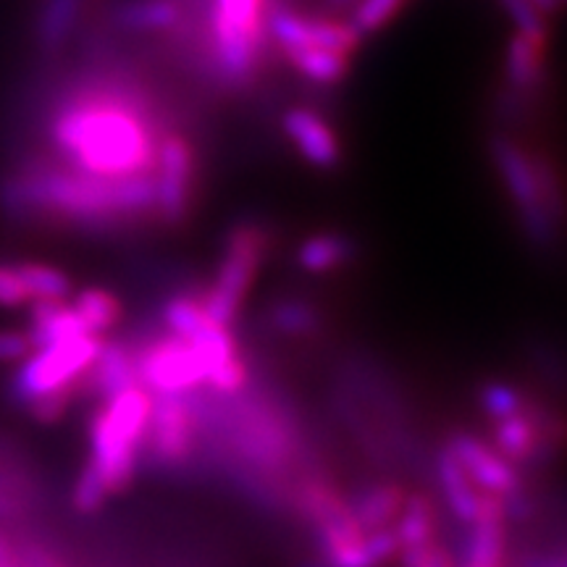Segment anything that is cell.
<instances>
[{"label":"cell","mask_w":567,"mask_h":567,"mask_svg":"<svg viewBox=\"0 0 567 567\" xmlns=\"http://www.w3.org/2000/svg\"><path fill=\"white\" fill-rule=\"evenodd\" d=\"M289 63L300 71L305 80L316 84H339L350 71L352 59L347 55L323 51V48H295V51L284 53Z\"/></svg>","instance_id":"25"},{"label":"cell","mask_w":567,"mask_h":567,"mask_svg":"<svg viewBox=\"0 0 567 567\" xmlns=\"http://www.w3.org/2000/svg\"><path fill=\"white\" fill-rule=\"evenodd\" d=\"M187 21V0H118L111 9V24L132 34L174 32Z\"/></svg>","instance_id":"15"},{"label":"cell","mask_w":567,"mask_h":567,"mask_svg":"<svg viewBox=\"0 0 567 567\" xmlns=\"http://www.w3.org/2000/svg\"><path fill=\"white\" fill-rule=\"evenodd\" d=\"M166 132L153 92L122 63L84 69L55 92L48 109L55 163L103 179L153 174Z\"/></svg>","instance_id":"1"},{"label":"cell","mask_w":567,"mask_h":567,"mask_svg":"<svg viewBox=\"0 0 567 567\" xmlns=\"http://www.w3.org/2000/svg\"><path fill=\"white\" fill-rule=\"evenodd\" d=\"M354 258V243L342 231H318L297 247V268L310 276H329Z\"/></svg>","instance_id":"21"},{"label":"cell","mask_w":567,"mask_h":567,"mask_svg":"<svg viewBox=\"0 0 567 567\" xmlns=\"http://www.w3.org/2000/svg\"><path fill=\"white\" fill-rule=\"evenodd\" d=\"M446 450L455 455V460L463 465L467 478L476 484L481 492L496 494L502 499H515L520 496V476L517 467L509 465L494 446L481 442L478 436L467 434V431H457L446 442Z\"/></svg>","instance_id":"11"},{"label":"cell","mask_w":567,"mask_h":567,"mask_svg":"<svg viewBox=\"0 0 567 567\" xmlns=\"http://www.w3.org/2000/svg\"><path fill=\"white\" fill-rule=\"evenodd\" d=\"M76 396H80L76 389H59V392H48V394L34 396L32 402H27L24 410L32 421H38L42 425H51V423H59L61 417L66 415L69 405L76 400Z\"/></svg>","instance_id":"32"},{"label":"cell","mask_w":567,"mask_h":567,"mask_svg":"<svg viewBox=\"0 0 567 567\" xmlns=\"http://www.w3.org/2000/svg\"><path fill=\"white\" fill-rule=\"evenodd\" d=\"M507 499L484 496L478 517L467 526L460 567H507Z\"/></svg>","instance_id":"13"},{"label":"cell","mask_w":567,"mask_h":567,"mask_svg":"<svg viewBox=\"0 0 567 567\" xmlns=\"http://www.w3.org/2000/svg\"><path fill=\"white\" fill-rule=\"evenodd\" d=\"M153 174L103 179L32 155L0 179V210L17 221H59L84 231H116L153 216Z\"/></svg>","instance_id":"2"},{"label":"cell","mask_w":567,"mask_h":567,"mask_svg":"<svg viewBox=\"0 0 567 567\" xmlns=\"http://www.w3.org/2000/svg\"><path fill=\"white\" fill-rule=\"evenodd\" d=\"M494 450L507 460L509 465L534 463L538 452L547 444V423L538 421V413L523 408L517 413L494 421Z\"/></svg>","instance_id":"16"},{"label":"cell","mask_w":567,"mask_h":567,"mask_svg":"<svg viewBox=\"0 0 567 567\" xmlns=\"http://www.w3.org/2000/svg\"><path fill=\"white\" fill-rule=\"evenodd\" d=\"M21 505H24V499H21L19 488L9 478H0V517L17 515Z\"/></svg>","instance_id":"35"},{"label":"cell","mask_w":567,"mask_h":567,"mask_svg":"<svg viewBox=\"0 0 567 567\" xmlns=\"http://www.w3.org/2000/svg\"><path fill=\"white\" fill-rule=\"evenodd\" d=\"M281 130L313 168L331 172L342 163V142L313 109H289L281 118Z\"/></svg>","instance_id":"14"},{"label":"cell","mask_w":567,"mask_h":567,"mask_svg":"<svg viewBox=\"0 0 567 567\" xmlns=\"http://www.w3.org/2000/svg\"><path fill=\"white\" fill-rule=\"evenodd\" d=\"M394 536L400 549L421 547V544L434 542L439 534V507L431 496L408 494L402 513L394 520Z\"/></svg>","instance_id":"23"},{"label":"cell","mask_w":567,"mask_h":567,"mask_svg":"<svg viewBox=\"0 0 567 567\" xmlns=\"http://www.w3.org/2000/svg\"><path fill=\"white\" fill-rule=\"evenodd\" d=\"M331 3H337V6H344V3H350V0H331Z\"/></svg>","instance_id":"37"},{"label":"cell","mask_w":567,"mask_h":567,"mask_svg":"<svg viewBox=\"0 0 567 567\" xmlns=\"http://www.w3.org/2000/svg\"><path fill=\"white\" fill-rule=\"evenodd\" d=\"M544 51H547V34L517 32L507 48L505 76L509 84V95L517 103L526 101L528 92H534L544 74Z\"/></svg>","instance_id":"19"},{"label":"cell","mask_w":567,"mask_h":567,"mask_svg":"<svg viewBox=\"0 0 567 567\" xmlns=\"http://www.w3.org/2000/svg\"><path fill=\"white\" fill-rule=\"evenodd\" d=\"M21 305H30V295L21 284L17 264H0V308H21Z\"/></svg>","instance_id":"33"},{"label":"cell","mask_w":567,"mask_h":567,"mask_svg":"<svg viewBox=\"0 0 567 567\" xmlns=\"http://www.w3.org/2000/svg\"><path fill=\"white\" fill-rule=\"evenodd\" d=\"M153 216L163 226H182L193 213L197 193V158L193 142L182 132H166L155 153Z\"/></svg>","instance_id":"9"},{"label":"cell","mask_w":567,"mask_h":567,"mask_svg":"<svg viewBox=\"0 0 567 567\" xmlns=\"http://www.w3.org/2000/svg\"><path fill=\"white\" fill-rule=\"evenodd\" d=\"M134 360L140 384L151 394H193L208 381V368L197 344L168 331L134 350Z\"/></svg>","instance_id":"7"},{"label":"cell","mask_w":567,"mask_h":567,"mask_svg":"<svg viewBox=\"0 0 567 567\" xmlns=\"http://www.w3.org/2000/svg\"><path fill=\"white\" fill-rule=\"evenodd\" d=\"M84 0H38L32 21V40L48 59L63 53L74 32L80 30Z\"/></svg>","instance_id":"18"},{"label":"cell","mask_w":567,"mask_h":567,"mask_svg":"<svg viewBox=\"0 0 567 567\" xmlns=\"http://www.w3.org/2000/svg\"><path fill=\"white\" fill-rule=\"evenodd\" d=\"M203 434V408L193 394H153L145 452L161 467H182L195 457Z\"/></svg>","instance_id":"8"},{"label":"cell","mask_w":567,"mask_h":567,"mask_svg":"<svg viewBox=\"0 0 567 567\" xmlns=\"http://www.w3.org/2000/svg\"><path fill=\"white\" fill-rule=\"evenodd\" d=\"M405 0H360V6L354 9L350 27L363 38V34L379 32L389 19H394V13L400 11V6Z\"/></svg>","instance_id":"31"},{"label":"cell","mask_w":567,"mask_h":567,"mask_svg":"<svg viewBox=\"0 0 567 567\" xmlns=\"http://www.w3.org/2000/svg\"><path fill=\"white\" fill-rule=\"evenodd\" d=\"M295 507L305 523L316 530L318 555L342 549L365 536L352 513L350 499L323 478H305L295 486Z\"/></svg>","instance_id":"10"},{"label":"cell","mask_w":567,"mask_h":567,"mask_svg":"<svg viewBox=\"0 0 567 567\" xmlns=\"http://www.w3.org/2000/svg\"><path fill=\"white\" fill-rule=\"evenodd\" d=\"M492 161L505 182L523 229L536 245H547L559 218V187L555 172L544 158H534L507 134H494Z\"/></svg>","instance_id":"4"},{"label":"cell","mask_w":567,"mask_h":567,"mask_svg":"<svg viewBox=\"0 0 567 567\" xmlns=\"http://www.w3.org/2000/svg\"><path fill=\"white\" fill-rule=\"evenodd\" d=\"M229 439L237 444V452L255 465H281L292 452V431L271 408H243L239 410L234 434ZM250 463V465H252Z\"/></svg>","instance_id":"12"},{"label":"cell","mask_w":567,"mask_h":567,"mask_svg":"<svg viewBox=\"0 0 567 567\" xmlns=\"http://www.w3.org/2000/svg\"><path fill=\"white\" fill-rule=\"evenodd\" d=\"M32 352L30 334L21 329H0V363H21Z\"/></svg>","instance_id":"34"},{"label":"cell","mask_w":567,"mask_h":567,"mask_svg":"<svg viewBox=\"0 0 567 567\" xmlns=\"http://www.w3.org/2000/svg\"><path fill=\"white\" fill-rule=\"evenodd\" d=\"M528 3L534 6L538 13H555L559 9V0H528Z\"/></svg>","instance_id":"36"},{"label":"cell","mask_w":567,"mask_h":567,"mask_svg":"<svg viewBox=\"0 0 567 567\" xmlns=\"http://www.w3.org/2000/svg\"><path fill=\"white\" fill-rule=\"evenodd\" d=\"M109 499H111L109 488L103 486V481L97 478V473L84 463L80 476L74 478V486H71V507H74L80 515H97Z\"/></svg>","instance_id":"29"},{"label":"cell","mask_w":567,"mask_h":567,"mask_svg":"<svg viewBox=\"0 0 567 567\" xmlns=\"http://www.w3.org/2000/svg\"><path fill=\"white\" fill-rule=\"evenodd\" d=\"M71 308H74V313L80 316L84 329L95 337H105L109 331L116 329L124 318L122 297L105 287L82 289Z\"/></svg>","instance_id":"24"},{"label":"cell","mask_w":567,"mask_h":567,"mask_svg":"<svg viewBox=\"0 0 567 567\" xmlns=\"http://www.w3.org/2000/svg\"><path fill=\"white\" fill-rule=\"evenodd\" d=\"M153 394L142 384L101 400L87 425L90 457L87 465L97 473L109 494L130 488L140 457L145 452L147 421H151Z\"/></svg>","instance_id":"3"},{"label":"cell","mask_w":567,"mask_h":567,"mask_svg":"<svg viewBox=\"0 0 567 567\" xmlns=\"http://www.w3.org/2000/svg\"><path fill=\"white\" fill-rule=\"evenodd\" d=\"M271 234L258 221H239L226 234L221 260L216 266L210 287L200 295V302L213 321L221 326L237 323L247 295H250L260 266H264Z\"/></svg>","instance_id":"5"},{"label":"cell","mask_w":567,"mask_h":567,"mask_svg":"<svg viewBox=\"0 0 567 567\" xmlns=\"http://www.w3.org/2000/svg\"><path fill=\"white\" fill-rule=\"evenodd\" d=\"M208 321L210 316L205 313L200 297L195 295H174L163 305V326H166L168 334L193 339Z\"/></svg>","instance_id":"28"},{"label":"cell","mask_w":567,"mask_h":567,"mask_svg":"<svg viewBox=\"0 0 567 567\" xmlns=\"http://www.w3.org/2000/svg\"><path fill=\"white\" fill-rule=\"evenodd\" d=\"M268 323L281 337H313L318 331V310L308 300L287 297L274 302Z\"/></svg>","instance_id":"27"},{"label":"cell","mask_w":567,"mask_h":567,"mask_svg":"<svg viewBox=\"0 0 567 567\" xmlns=\"http://www.w3.org/2000/svg\"><path fill=\"white\" fill-rule=\"evenodd\" d=\"M134 384H140V379L132 347L118 342V339H103L97 358L92 360L90 371L84 375V389L95 394L97 400H109V396Z\"/></svg>","instance_id":"17"},{"label":"cell","mask_w":567,"mask_h":567,"mask_svg":"<svg viewBox=\"0 0 567 567\" xmlns=\"http://www.w3.org/2000/svg\"><path fill=\"white\" fill-rule=\"evenodd\" d=\"M408 492L400 484H371L360 488L358 496L350 499L352 513L358 517V523L363 526L365 534L381 528H392L396 515L402 513Z\"/></svg>","instance_id":"22"},{"label":"cell","mask_w":567,"mask_h":567,"mask_svg":"<svg viewBox=\"0 0 567 567\" xmlns=\"http://www.w3.org/2000/svg\"><path fill=\"white\" fill-rule=\"evenodd\" d=\"M478 405L484 410L488 421L494 423L517 413V410H523L526 408V402H523V394L517 392L515 386L505 384V381H488V384H484V389H481Z\"/></svg>","instance_id":"30"},{"label":"cell","mask_w":567,"mask_h":567,"mask_svg":"<svg viewBox=\"0 0 567 567\" xmlns=\"http://www.w3.org/2000/svg\"><path fill=\"white\" fill-rule=\"evenodd\" d=\"M17 271L24 284L30 302L34 300H66L71 295V279L66 271L51 264H38V260H24L17 264Z\"/></svg>","instance_id":"26"},{"label":"cell","mask_w":567,"mask_h":567,"mask_svg":"<svg viewBox=\"0 0 567 567\" xmlns=\"http://www.w3.org/2000/svg\"><path fill=\"white\" fill-rule=\"evenodd\" d=\"M436 476H439V488H442L446 509H450L463 526H471L481 513L486 492H481V488L467 478L463 465L457 463L455 455H452L446 446L436 457Z\"/></svg>","instance_id":"20"},{"label":"cell","mask_w":567,"mask_h":567,"mask_svg":"<svg viewBox=\"0 0 567 567\" xmlns=\"http://www.w3.org/2000/svg\"><path fill=\"white\" fill-rule=\"evenodd\" d=\"M103 337L80 334L38 347L17 365L9 381V396L19 408L32 402L34 396L59 392V389H76L84 392V375L92 360L97 358Z\"/></svg>","instance_id":"6"}]
</instances>
